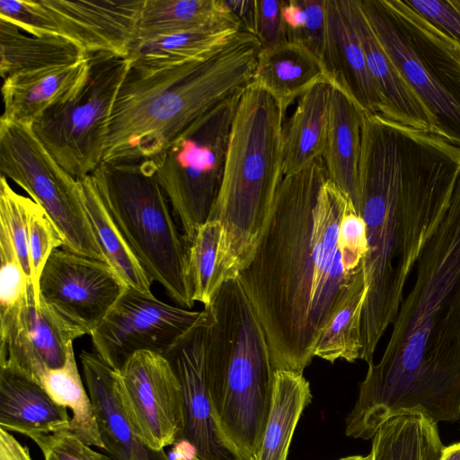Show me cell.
Segmentation results:
<instances>
[{
  "mask_svg": "<svg viewBox=\"0 0 460 460\" xmlns=\"http://www.w3.org/2000/svg\"><path fill=\"white\" fill-rule=\"evenodd\" d=\"M90 175L150 279L158 282L180 306L192 308L188 243L172 218L152 160L102 162Z\"/></svg>",
  "mask_w": 460,
  "mask_h": 460,
  "instance_id": "52a82bcc",
  "label": "cell"
},
{
  "mask_svg": "<svg viewBox=\"0 0 460 460\" xmlns=\"http://www.w3.org/2000/svg\"><path fill=\"white\" fill-rule=\"evenodd\" d=\"M34 201L15 192L7 179H0V224L10 234L20 262L31 283L28 250L29 219Z\"/></svg>",
  "mask_w": 460,
  "mask_h": 460,
  "instance_id": "d590c367",
  "label": "cell"
},
{
  "mask_svg": "<svg viewBox=\"0 0 460 460\" xmlns=\"http://www.w3.org/2000/svg\"><path fill=\"white\" fill-rule=\"evenodd\" d=\"M226 2L240 21L243 30L253 34L255 0H226Z\"/></svg>",
  "mask_w": 460,
  "mask_h": 460,
  "instance_id": "ee69618b",
  "label": "cell"
},
{
  "mask_svg": "<svg viewBox=\"0 0 460 460\" xmlns=\"http://www.w3.org/2000/svg\"><path fill=\"white\" fill-rule=\"evenodd\" d=\"M0 172L44 209L62 234L64 249L105 261L88 220L79 180L52 157L31 126L0 120Z\"/></svg>",
  "mask_w": 460,
  "mask_h": 460,
  "instance_id": "8fae6325",
  "label": "cell"
},
{
  "mask_svg": "<svg viewBox=\"0 0 460 460\" xmlns=\"http://www.w3.org/2000/svg\"><path fill=\"white\" fill-rule=\"evenodd\" d=\"M116 385L134 433L148 448L162 451L179 441L183 424L181 390L165 356L135 353L117 372Z\"/></svg>",
  "mask_w": 460,
  "mask_h": 460,
  "instance_id": "5bb4252c",
  "label": "cell"
},
{
  "mask_svg": "<svg viewBox=\"0 0 460 460\" xmlns=\"http://www.w3.org/2000/svg\"><path fill=\"white\" fill-rule=\"evenodd\" d=\"M89 69L88 53L74 64L19 73L4 78L1 119L32 126L49 109L75 96L85 84Z\"/></svg>",
  "mask_w": 460,
  "mask_h": 460,
  "instance_id": "ffe728a7",
  "label": "cell"
},
{
  "mask_svg": "<svg viewBox=\"0 0 460 460\" xmlns=\"http://www.w3.org/2000/svg\"><path fill=\"white\" fill-rule=\"evenodd\" d=\"M213 26L243 29L226 0H144L136 40Z\"/></svg>",
  "mask_w": 460,
  "mask_h": 460,
  "instance_id": "484cf974",
  "label": "cell"
},
{
  "mask_svg": "<svg viewBox=\"0 0 460 460\" xmlns=\"http://www.w3.org/2000/svg\"><path fill=\"white\" fill-rule=\"evenodd\" d=\"M174 460H199L195 455L190 456H178Z\"/></svg>",
  "mask_w": 460,
  "mask_h": 460,
  "instance_id": "7dc6e473",
  "label": "cell"
},
{
  "mask_svg": "<svg viewBox=\"0 0 460 460\" xmlns=\"http://www.w3.org/2000/svg\"><path fill=\"white\" fill-rule=\"evenodd\" d=\"M211 322L210 313L208 320L190 330L164 355L181 390L183 424L179 441L190 445L199 460H240L219 427L209 390L207 347Z\"/></svg>",
  "mask_w": 460,
  "mask_h": 460,
  "instance_id": "2e32d148",
  "label": "cell"
},
{
  "mask_svg": "<svg viewBox=\"0 0 460 460\" xmlns=\"http://www.w3.org/2000/svg\"><path fill=\"white\" fill-rule=\"evenodd\" d=\"M0 460H33L29 448L0 428Z\"/></svg>",
  "mask_w": 460,
  "mask_h": 460,
  "instance_id": "7bdbcfd3",
  "label": "cell"
},
{
  "mask_svg": "<svg viewBox=\"0 0 460 460\" xmlns=\"http://www.w3.org/2000/svg\"><path fill=\"white\" fill-rule=\"evenodd\" d=\"M40 449L44 460H115L94 451L70 429L30 438Z\"/></svg>",
  "mask_w": 460,
  "mask_h": 460,
  "instance_id": "74e56055",
  "label": "cell"
},
{
  "mask_svg": "<svg viewBox=\"0 0 460 460\" xmlns=\"http://www.w3.org/2000/svg\"><path fill=\"white\" fill-rule=\"evenodd\" d=\"M460 52V0H406Z\"/></svg>",
  "mask_w": 460,
  "mask_h": 460,
  "instance_id": "f35d334b",
  "label": "cell"
},
{
  "mask_svg": "<svg viewBox=\"0 0 460 460\" xmlns=\"http://www.w3.org/2000/svg\"><path fill=\"white\" fill-rule=\"evenodd\" d=\"M282 15L287 40L300 43L306 21L301 1H283Z\"/></svg>",
  "mask_w": 460,
  "mask_h": 460,
  "instance_id": "b9f144b4",
  "label": "cell"
},
{
  "mask_svg": "<svg viewBox=\"0 0 460 460\" xmlns=\"http://www.w3.org/2000/svg\"><path fill=\"white\" fill-rule=\"evenodd\" d=\"M205 308L212 315L207 367L217 422L240 460H259L275 373L264 331L238 277Z\"/></svg>",
  "mask_w": 460,
  "mask_h": 460,
  "instance_id": "8992f818",
  "label": "cell"
},
{
  "mask_svg": "<svg viewBox=\"0 0 460 460\" xmlns=\"http://www.w3.org/2000/svg\"><path fill=\"white\" fill-rule=\"evenodd\" d=\"M210 316L126 288L90 335L95 353L115 371L138 351L165 355L182 337Z\"/></svg>",
  "mask_w": 460,
  "mask_h": 460,
  "instance_id": "4fadbf2b",
  "label": "cell"
},
{
  "mask_svg": "<svg viewBox=\"0 0 460 460\" xmlns=\"http://www.w3.org/2000/svg\"><path fill=\"white\" fill-rule=\"evenodd\" d=\"M87 80L75 96L51 107L31 126L52 157L75 179L102 163L113 105L129 69L127 58L89 53Z\"/></svg>",
  "mask_w": 460,
  "mask_h": 460,
  "instance_id": "30bf717a",
  "label": "cell"
},
{
  "mask_svg": "<svg viewBox=\"0 0 460 460\" xmlns=\"http://www.w3.org/2000/svg\"><path fill=\"white\" fill-rule=\"evenodd\" d=\"M338 460H372V455L369 453L367 456H349L340 458Z\"/></svg>",
  "mask_w": 460,
  "mask_h": 460,
  "instance_id": "bcb514c9",
  "label": "cell"
},
{
  "mask_svg": "<svg viewBox=\"0 0 460 460\" xmlns=\"http://www.w3.org/2000/svg\"><path fill=\"white\" fill-rule=\"evenodd\" d=\"M126 288L105 261L58 248L41 273L39 299L82 337L93 333Z\"/></svg>",
  "mask_w": 460,
  "mask_h": 460,
  "instance_id": "9a60e30c",
  "label": "cell"
},
{
  "mask_svg": "<svg viewBox=\"0 0 460 460\" xmlns=\"http://www.w3.org/2000/svg\"><path fill=\"white\" fill-rule=\"evenodd\" d=\"M79 337L44 304L38 305L31 284L20 314L0 331V367L40 384L46 371L64 366L69 346Z\"/></svg>",
  "mask_w": 460,
  "mask_h": 460,
  "instance_id": "e0dca14e",
  "label": "cell"
},
{
  "mask_svg": "<svg viewBox=\"0 0 460 460\" xmlns=\"http://www.w3.org/2000/svg\"><path fill=\"white\" fill-rule=\"evenodd\" d=\"M346 3L379 95L380 115L416 129L432 132L427 111L379 42L359 0H346Z\"/></svg>",
  "mask_w": 460,
  "mask_h": 460,
  "instance_id": "44dd1931",
  "label": "cell"
},
{
  "mask_svg": "<svg viewBox=\"0 0 460 460\" xmlns=\"http://www.w3.org/2000/svg\"><path fill=\"white\" fill-rule=\"evenodd\" d=\"M0 331L18 316L31 284L7 229L0 224ZM32 285V284H31Z\"/></svg>",
  "mask_w": 460,
  "mask_h": 460,
  "instance_id": "e575fe53",
  "label": "cell"
},
{
  "mask_svg": "<svg viewBox=\"0 0 460 460\" xmlns=\"http://www.w3.org/2000/svg\"><path fill=\"white\" fill-rule=\"evenodd\" d=\"M223 227L207 220L188 243V273L194 302L208 307L224 282L229 280L223 253Z\"/></svg>",
  "mask_w": 460,
  "mask_h": 460,
  "instance_id": "d6a6232c",
  "label": "cell"
},
{
  "mask_svg": "<svg viewBox=\"0 0 460 460\" xmlns=\"http://www.w3.org/2000/svg\"><path fill=\"white\" fill-rule=\"evenodd\" d=\"M285 113L279 102L252 81L234 111L222 181L208 217L223 227L230 279L251 260L284 177Z\"/></svg>",
  "mask_w": 460,
  "mask_h": 460,
  "instance_id": "5b68a950",
  "label": "cell"
},
{
  "mask_svg": "<svg viewBox=\"0 0 460 460\" xmlns=\"http://www.w3.org/2000/svg\"><path fill=\"white\" fill-rule=\"evenodd\" d=\"M415 278L378 363L368 364L356 401L386 420L418 412L460 420V174L427 224Z\"/></svg>",
  "mask_w": 460,
  "mask_h": 460,
  "instance_id": "7a4b0ae2",
  "label": "cell"
},
{
  "mask_svg": "<svg viewBox=\"0 0 460 460\" xmlns=\"http://www.w3.org/2000/svg\"><path fill=\"white\" fill-rule=\"evenodd\" d=\"M88 53L73 41L55 36H34L0 19V74L10 75L74 64Z\"/></svg>",
  "mask_w": 460,
  "mask_h": 460,
  "instance_id": "83f0119b",
  "label": "cell"
},
{
  "mask_svg": "<svg viewBox=\"0 0 460 460\" xmlns=\"http://www.w3.org/2000/svg\"><path fill=\"white\" fill-rule=\"evenodd\" d=\"M440 460H460V442L445 447Z\"/></svg>",
  "mask_w": 460,
  "mask_h": 460,
  "instance_id": "f6af8a7d",
  "label": "cell"
},
{
  "mask_svg": "<svg viewBox=\"0 0 460 460\" xmlns=\"http://www.w3.org/2000/svg\"><path fill=\"white\" fill-rule=\"evenodd\" d=\"M306 13L300 44L322 59L325 34V0H300Z\"/></svg>",
  "mask_w": 460,
  "mask_h": 460,
  "instance_id": "60d3db41",
  "label": "cell"
},
{
  "mask_svg": "<svg viewBox=\"0 0 460 460\" xmlns=\"http://www.w3.org/2000/svg\"><path fill=\"white\" fill-rule=\"evenodd\" d=\"M0 428L31 438L70 429V418L40 384L0 367Z\"/></svg>",
  "mask_w": 460,
  "mask_h": 460,
  "instance_id": "7402d4cb",
  "label": "cell"
},
{
  "mask_svg": "<svg viewBox=\"0 0 460 460\" xmlns=\"http://www.w3.org/2000/svg\"><path fill=\"white\" fill-rule=\"evenodd\" d=\"M40 384L57 403L71 410L70 430L85 444L103 449L93 404L78 372L73 344L69 346L64 366L46 371Z\"/></svg>",
  "mask_w": 460,
  "mask_h": 460,
  "instance_id": "1f68e13d",
  "label": "cell"
},
{
  "mask_svg": "<svg viewBox=\"0 0 460 460\" xmlns=\"http://www.w3.org/2000/svg\"><path fill=\"white\" fill-rule=\"evenodd\" d=\"M364 113L341 91L331 87L323 159L330 181L351 199L358 196V164Z\"/></svg>",
  "mask_w": 460,
  "mask_h": 460,
  "instance_id": "cb8c5ba5",
  "label": "cell"
},
{
  "mask_svg": "<svg viewBox=\"0 0 460 460\" xmlns=\"http://www.w3.org/2000/svg\"><path fill=\"white\" fill-rule=\"evenodd\" d=\"M384 49L427 111L432 133L460 147V52L406 0H359Z\"/></svg>",
  "mask_w": 460,
  "mask_h": 460,
  "instance_id": "ba28073f",
  "label": "cell"
},
{
  "mask_svg": "<svg viewBox=\"0 0 460 460\" xmlns=\"http://www.w3.org/2000/svg\"><path fill=\"white\" fill-rule=\"evenodd\" d=\"M455 185L388 164H369L358 172L356 209L366 226L367 247L362 261L367 295L360 359L367 364L398 314L427 224Z\"/></svg>",
  "mask_w": 460,
  "mask_h": 460,
  "instance_id": "277c9868",
  "label": "cell"
},
{
  "mask_svg": "<svg viewBox=\"0 0 460 460\" xmlns=\"http://www.w3.org/2000/svg\"><path fill=\"white\" fill-rule=\"evenodd\" d=\"M282 6L281 0H255L253 35L261 49L287 41Z\"/></svg>",
  "mask_w": 460,
  "mask_h": 460,
  "instance_id": "ab89813d",
  "label": "cell"
},
{
  "mask_svg": "<svg viewBox=\"0 0 460 460\" xmlns=\"http://www.w3.org/2000/svg\"><path fill=\"white\" fill-rule=\"evenodd\" d=\"M79 181L88 220L105 262L128 288L152 296L153 281L113 221L91 175Z\"/></svg>",
  "mask_w": 460,
  "mask_h": 460,
  "instance_id": "f1b7e54d",
  "label": "cell"
},
{
  "mask_svg": "<svg viewBox=\"0 0 460 460\" xmlns=\"http://www.w3.org/2000/svg\"><path fill=\"white\" fill-rule=\"evenodd\" d=\"M354 206L323 157L285 175L238 279L262 326L274 371L303 374L332 318L364 273L365 252L345 243Z\"/></svg>",
  "mask_w": 460,
  "mask_h": 460,
  "instance_id": "6da1fadb",
  "label": "cell"
},
{
  "mask_svg": "<svg viewBox=\"0 0 460 460\" xmlns=\"http://www.w3.org/2000/svg\"><path fill=\"white\" fill-rule=\"evenodd\" d=\"M332 85L316 84L304 93L284 126V176L323 156Z\"/></svg>",
  "mask_w": 460,
  "mask_h": 460,
  "instance_id": "4316f807",
  "label": "cell"
},
{
  "mask_svg": "<svg viewBox=\"0 0 460 460\" xmlns=\"http://www.w3.org/2000/svg\"><path fill=\"white\" fill-rule=\"evenodd\" d=\"M372 460H440L438 423L418 412L388 419L372 438Z\"/></svg>",
  "mask_w": 460,
  "mask_h": 460,
  "instance_id": "4dcf8cb0",
  "label": "cell"
},
{
  "mask_svg": "<svg viewBox=\"0 0 460 460\" xmlns=\"http://www.w3.org/2000/svg\"><path fill=\"white\" fill-rule=\"evenodd\" d=\"M252 82L275 97L285 111L316 84H331L321 58L305 46L288 40L261 49Z\"/></svg>",
  "mask_w": 460,
  "mask_h": 460,
  "instance_id": "603a6c76",
  "label": "cell"
},
{
  "mask_svg": "<svg viewBox=\"0 0 460 460\" xmlns=\"http://www.w3.org/2000/svg\"><path fill=\"white\" fill-rule=\"evenodd\" d=\"M310 384L301 373L277 370L259 460H287L292 437L311 402Z\"/></svg>",
  "mask_w": 460,
  "mask_h": 460,
  "instance_id": "f546056e",
  "label": "cell"
},
{
  "mask_svg": "<svg viewBox=\"0 0 460 460\" xmlns=\"http://www.w3.org/2000/svg\"><path fill=\"white\" fill-rule=\"evenodd\" d=\"M103 449L115 460H171L162 451L148 448L134 433L121 405L116 385L117 371L95 352L80 355Z\"/></svg>",
  "mask_w": 460,
  "mask_h": 460,
  "instance_id": "d6986e66",
  "label": "cell"
},
{
  "mask_svg": "<svg viewBox=\"0 0 460 460\" xmlns=\"http://www.w3.org/2000/svg\"><path fill=\"white\" fill-rule=\"evenodd\" d=\"M242 92L198 118L160 154L149 158L188 243L208 219L216 202Z\"/></svg>",
  "mask_w": 460,
  "mask_h": 460,
  "instance_id": "9c48e42d",
  "label": "cell"
},
{
  "mask_svg": "<svg viewBox=\"0 0 460 460\" xmlns=\"http://www.w3.org/2000/svg\"><path fill=\"white\" fill-rule=\"evenodd\" d=\"M64 245V238L57 226L44 209L34 201L29 219L28 250L31 284L39 305V282L41 273L51 253Z\"/></svg>",
  "mask_w": 460,
  "mask_h": 460,
  "instance_id": "8d00e7d4",
  "label": "cell"
},
{
  "mask_svg": "<svg viewBox=\"0 0 460 460\" xmlns=\"http://www.w3.org/2000/svg\"><path fill=\"white\" fill-rule=\"evenodd\" d=\"M261 46L242 31L204 59L152 71L129 69L118 92L102 162L153 158L183 129L252 81Z\"/></svg>",
  "mask_w": 460,
  "mask_h": 460,
  "instance_id": "3957f363",
  "label": "cell"
},
{
  "mask_svg": "<svg viewBox=\"0 0 460 460\" xmlns=\"http://www.w3.org/2000/svg\"><path fill=\"white\" fill-rule=\"evenodd\" d=\"M322 61L332 87L346 95L364 114H380L379 95L346 0H325Z\"/></svg>",
  "mask_w": 460,
  "mask_h": 460,
  "instance_id": "ac0fdd59",
  "label": "cell"
},
{
  "mask_svg": "<svg viewBox=\"0 0 460 460\" xmlns=\"http://www.w3.org/2000/svg\"><path fill=\"white\" fill-rule=\"evenodd\" d=\"M242 31L238 26H213L136 40L127 58L131 67L144 71L204 60L229 45Z\"/></svg>",
  "mask_w": 460,
  "mask_h": 460,
  "instance_id": "d4e9b609",
  "label": "cell"
},
{
  "mask_svg": "<svg viewBox=\"0 0 460 460\" xmlns=\"http://www.w3.org/2000/svg\"><path fill=\"white\" fill-rule=\"evenodd\" d=\"M144 0H1L0 19L28 34L67 39L87 53L127 58Z\"/></svg>",
  "mask_w": 460,
  "mask_h": 460,
  "instance_id": "7c38bea8",
  "label": "cell"
},
{
  "mask_svg": "<svg viewBox=\"0 0 460 460\" xmlns=\"http://www.w3.org/2000/svg\"><path fill=\"white\" fill-rule=\"evenodd\" d=\"M367 295L364 273L353 285L348 297L323 332L314 356L330 363L360 359L362 312Z\"/></svg>",
  "mask_w": 460,
  "mask_h": 460,
  "instance_id": "836d02e7",
  "label": "cell"
}]
</instances>
